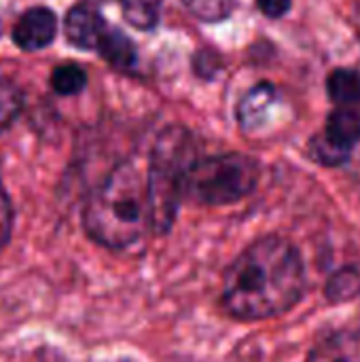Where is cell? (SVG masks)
I'll use <instances>...</instances> for the list:
<instances>
[{
    "instance_id": "4",
    "label": "cell",
    "mask_w": 360,
    "mask_h": 362,
    "mask_svg": "<svg viewBox=\"0 0 360 362\" xmlns=\"http://www.w3.org/2000/svg\"><path fill=\"white\" fill-rule=\"evenodd\" d=\"M257 163L240 153L216 155L193 163L185 182V197L204 206H227L244 199L257 187Z\"/></svg>"
},
{
    "instance_id": "14",
    "label": "cell",
    "mask_w": 360,
    "mask_h": 362,
    "mask_svg": "<svg viewBox=\"0 0 360 362\" xmlns=\"http://www.w3.org/2000/svg\"><path fill=\"white\" fill-rule=\"evenodd\" d=\"M87 83V74L81 66L76 64H62L53 70L51 74V85L57 93L62 95H72L79 93Z\"/></svg>"
},
{
    "instance_id": "10",
    "label": "cell",
    "mask_w": 360,
    "mask_h": 362,
    "mask_svg": "<svg viewBox=\"0 0 360 362\" xmlns=\"http://www.w3.org/2000/svg\"><path fill=\"white\" fill-rule=\"evenodd\" d=\"M325 136L333 144L350 151L360 140V115L350 110H335L327 121Z\"/></svg>"
},
{
    "instance_id": "12",
    "label": "cell",
    "mask_w": 360,
    "mask_h": 362,
    "mask_svg": "<svg viewBox=\"0 0 360 362\" xmlns=\"http://www.w3.org/2000/svg\"><path fill=\"white\" fill-rule=\"evenodd\" d=\"M329 95L339 104H354L360 100V74L354 70H335L327 81Z\"/></svg>"
},
{
    "instance_id": "6",
    "label": "cell",
    "mask_w": 360,
    "mask_h": 362,
    "mask_svg": "<svg viewBox=\"0 0 360 362\" xmlns=\"http://www.w3.org/2000/svg\"><path fill=\"white\" fill-rule=\"evenodd\" d=\"M106 32V23L98 11L91 6H74L66 17V36L74 47L81 49H98L102 36Z\"/></svg>"
},
{
    "instance_id": "15",
    "label": "cell",
    "mask_w": 360,
    "mask_h": 362,
    "mask_svg": "<svg viewBox=\"0 0 360 362\" xmlns=\"http://www.w3.org/2000/svg\"><path fill=\"white\" fill-rule=\"evenodd\" d=\"M19 110H21V93H19V89L13 83L0 78V132L6 129L15 121Z\"/></svg>"
},
{
    "instance_id": "5",
    "label": "cell",
    "mask_w": 360,
    "mask_h": 362,
    "mask_svg": "<svg viewBox=\"0 0 360 362\" xmlns=\"http://www.w3.org/2000/svg\"><path fill=\"white\" fill-rule=\"evenodd\" d=\"M55 30H57L55 15L49 8L36 6V8L25 11L19 17L13 30V40L23 51H36V49L47 47L53 40Z\"/></svg>"
},
{
    "instance_id": "19",
    "label": "cell",
    "mask_w": 360,
    "mask_h": 362,
    "mask_svg": "<svg viewBox=\"0 0 360 362\" xmlns=\"http://www.w3.org/2000/svg\"><path fill=\"white\" fill-rule=\"evenodd\" d=\"M257 2L267 17H282L291 8V0H257Z\"/></svg>"
},
{
    "instance_id": "9",
    "label": "cell",
    "mask_w": 360,
    "mask_h": 362,
    "mask_svg": "<svg viewBox=\"0 0 360 362\" xmlns=\"http://www.w3.org/2000/svg\"><path fill=\"white\" fill-rule=\"evenodd\" d=\"M100 55L115 68L127 70L136 64V49L134 42L119 30H108L104 32L100 45H98Z\"/></svg>"
},
{
    "instance_id": "1",
    "label": "cell",
    "mask_w": 360,
    "mask_h": 362,
    "mask_svg": "<svg viewBox=\"0 0 360 362\" xmlns=\"http://www.w3.org/2000/svg\"><path fill=\"white\" fill-rule=\"evenodd\" d=\"M301 252L289 240L252 242L225 272L221 301L238 320H263L293 310L306 293Z\"/></svg>"
},
{
    "instance_id": "7",
    "label": "cell",
    "mask_w": 360,
    "mask_h": 362,
    "mask_svg": "<svg viewBox=\"0 0 360 362\" xmlns=\"http://www.w3.org/2000/svg\"><path fill=\"white\" fill-rule=\"evenodd\" d=\"M306 362H360V331H339L320 341Z\"/></svg>"
},
{
    "instance_id": "16",
    "label": "cell",
    "mask_w": 360,
    "mask_h": 362,
    "mask_svg": "<svg viewBox=\"0 0 360 362\" xmlns=\"http://www.w3.org/2000/svg\"><path fill=\"white\" fill-rule=\"evenodd\" d=\"M348 153L346 148L333 144L327 136H320V138H314L312 144H310V155L318 161V163H325V165H339L348 159Z\"/></svg>"
},
{
    "instance_id": "11",
    "label": "cell",
    "mask_w": 360,
    "mask_h": 362,
    "mask_svg": "<svg viewBox=\"0 0 360 362\" xmlns=\"http://www.w3.org/2000/svg\"><path fill=\"white\" fill-rule=\"evenodd\" d=\"M325 297L331 303H346L360 297V265L337 269L325 286Z\"/></svg>"
},
{
    "instance_id": "13",
    "label": "cell",
    "mask_w": 360,
    "mask_h": 362,
    "mask_svg": "<svg viewBox=\"0 0 360 362\" xmlns=\"http://www.w3.org/2000/svg\"><path fill=\"white\" fill-rule=\"evenodd\" d=\"M161 2L163 0H121V6H123L125 19L132 25H136L140 30H149L159 19Z\"/></svg>"
},
{
    "instance_id": "8",
    "label": "cell",
    "mask_w": 360,
    "mask_h": 362,
    "mask_svg": "<svg viewBox=\"0 0 360 362\" xmlns=\"http://www.w3.org/2000/svg\"><path fill=\"white\" fill-rule=\"evenodd\" d=\"M276 104V89L269 83H261L255 89H250L238 108V121L246 132L259 129L267 121V112Z\"/></svg>"
},
{
    "instance_id": "18",
    "label": "cell",
    "mask_w": 360,
    "mask_h": 362,
    "mask_svg": "<svg viewBox=\"0 0 360 362\" xmlns=\"http://www.w3.org/2000/svg\"><path fill=\"white\" fill-rule=\"evenodd\" d=\"M11 229H13V208H11V199L0 182V250L6 246L8 238H11Z\"/></svg>"
},
{
    "instance_id": "3",
    "label": "cell",
    "mask_w": 360,
    "mask_h": 362,
    "mask_svg": "<svg viewBox=\"0 0 360 362\" xmlns=\"http://www.w3.org/2000/svg\"><path fill=\"white\" fill-rule=\"evenodd\" d=\"M193 142L180 127H168L151 157L149 170V202H151V229L168 233L174 225L176 210L185 197L187 174L193 168Z\"/></svg>"
},
{
    "instance_id": "17",
    "label": "cell",
    "mask_w": 360,
    "mask_h": 362,
    "mask_svg": "<svg viewBox=\"0 0 360 362\" xmlns=\"http://www.w3.org/2000/svg\"><path fill=\"white\" fill-rule=\"evenodd\" d=\"M185 4L199 19H208V21L225 19L233 8V0H185Z\"/></svg>"
},
{
    "instance_id": "2",
    "label": "cell",
    "mask_w": 360,
    "mask_h": 362,
    "mask_svg": "<svg viewBox=\"0 0 360 362\" xmlns=\"http://www.w3.org/2000/svg\"><path fill=\"white\" fill-rule=\"evenodd\" d=\"M87 235L100 246L121 250L151 229L149 178L134 163H123L91 193L83 212Z\"/></svg>"
}]
</instances>
